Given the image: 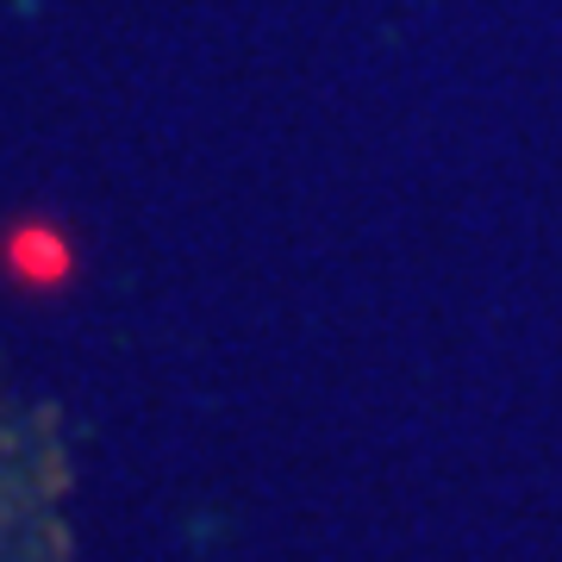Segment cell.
Listing matches in <instances>:
<instances>
[{
  "label": "cell",
  "mask_w": 562,
  "mask_h": 562,
  "mask_svg": "<svg viewBox=\"0 0 562 562\" xmlns=\"http://www.w3.org/2000/svg\"><path fill=\"white\" fill-rule=\"evenodd\" d=\"M0 562H69V457L57 413L0 382Z\"/></svg>",
  "instance_id": "6da1fadb"
}]
</instances>
